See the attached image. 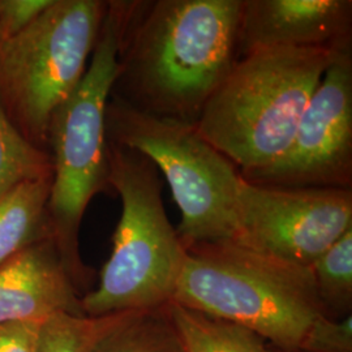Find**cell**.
Returning <instances> with one entry per match:
<instances>
[{
  "instance_id": "7402d4cb",
  "label": "cell",
  "mask_w": 352,
  "mask_h": 352,
  "mask_svg": "<svg viewBox=\"0 0 352 352\" xmlns=\"http://www.w3.org/2000/svg\"><path fill=\"white\" fill-rule=\"evenodd\" d=\"M1 3H3V0H0V8H1Z\"/></svg>"
},
{
  "instance_id": "ba28073f",
  "label": "cell",
  "mask_w": 352,
  "mask_h": 352,
  "mask_svg": "<svg viewBox=\"0 0 352 352\" xmlns=\"http://www.w3.org/2000/svg\"><path fill=\"white\" fill-rule=\"evenodd\" d=\"M241 177L273 188L352 189V46L336 52L287 151Z\"/></svg>"
},
{
  "instance_id": "5bb4252c",
  "label": "cell",
  "mask_w": 352,
  "mask_h": 352,
  "mask_svg": "<svg viewBox=\"0 0 352 352\" xmlns=\"http://www.w3.org/2000/svg\"><path fill=\"white\" fill-rule=\"evenodd\" d=\"M89 352H184L166 305L124 312Z\"/></svg>"
},
{
  "instance_id": "44dd1931",
  "label": "cell",
  "mask_w": 352,
  "mask_h": 352,
  "mask_svg": "<svg viewBox=\"0 0 352 352\" xmlns=\"http://www.w3.org/2000/svg\"><path fill=\"white\" fill-rule=\"evenodd\" d=\"M264 352H289V351H283V350H279L277 347H273V346H270V344H267L266 343V346H265Z\"/></svg>"
},
{
  "instance_id": "277c9868",
  "label": "cell",
  "mask_w": 352,
  "mask_h": 352,
  "mask_svg": "<svg viewBox=\"0 0 352 352\" xmlns=\"http://www.w3.org/2000/svg\"><path fill=\"white\" fill-rule=\"evenodd\" d=\"M109 162L122 215L98 286L81 296L82 314L93 317L154 309L171 302L188 253L164 210L155 164L113 142Z\"/></svg>"
},
{
  "instance_id": "ac0fdd59",
  "label": "cell",
  "mask_w": 352,
  "mask_h": 352,
  "mask_svg": "<svg viewBox=\"0 0 352 352\" xmlns=\"http://www.w3.org/2000/svg\"><path fill=\"white\" fill-rule=\"evenodd\" d=\"M299 351L352 352L351 315L343 320L318 317L304 336Z\"/></svg>"
},
{
  "instance_id": "d6986e66",
  "label": "cell",
  "mask_w": 352,
  "mask_h": 352,
  "mask_svg": "<svg viewBox=\"0 0 352 352\" xmlns=\"http://www.w3.org/2000/svg\"><path fill=\"white\" fill-rule=\"evenodd\" d=\"M52 0H3L0 8V46L37 19Z\"/></svg>"
},
{
  "instance_id": "2e32d148",
  "label": "cell",
  "mask_w": 352,
  "mask_h": 352,
  "mask_svg": "<svg viewBox=\"0 0 352 352\" xmlns=\"http://www.w3.org/2000/svg\"><path fill=\"white\" fill-rule=\"evenodd\" d=\"M123 314L93 316L60 312L38 325L34 352H89Z\"/></svg>"
},
{
  "instance_id": "8fae6325",
  "label": "cell",
  "mask_w": 352,
  "mask_h": 352,
  "mask_svg": "<svg viewBox=\"0 0 352 352\" xmlns=\"http://www.w3.org/2000/svg\"><path fill=\"white\" fill-rule=\"evenodd\" d=\"M60 312L84 315L54 240L32 244L0 265V325L41 322Z\"/></svg>"
},
{
  "instance_id": "e0dca14e",
  "label": "cell",
  "mask_w": 352,
  "mask_h": 352,
  "mask_svg": "<svg viewBox=\"0 0 352 352\" xmlns=\"http://www.w3.org/2000/svg\"><path fill=\"white\" fill-rule=\"evenodd\" d=\"M325 309L346 312L352 302V228L311 266Z\"/></svg>"
},
{
  "instance_id": "4fadbf2b",
  "label": "cell",
  "mask_w": 352,
  "mask_h": 352,
  "mask_svg": "<svg viewBox=\"0 0 352 352\" xmlns=\"http://www.w3.org/2000/svg\"><path fill=\"white\" fill-rule=\"evenodd\" d=\"M166 308L184 352H264L266 343L245 327L173 300Z\"/></svg>"
},
{
  "instance_id": "7c38bea8",
  "label": "cell",
  "mask_w": 352,
  "mask_h": 352,
  "mask_svg": "<svg viewBox=\"0 0 352 352\" xmlns=\"http://www.w3.org/2000/svg\"><path fill=\"white\" fill-rule=\"evenodd\" d=\"M52 176L23 182L0 196V265L42 240L52 239Z\"/></svg>"
},
{
  "instance_id": "52a82bcc",
  "label": "cell",
  "mask_w": 352,
  "mask_h": 352,
  "mask_svg": "<svg viewBox=\"0 0 352 352\" xmlns=\"http://www.w3.org/2000/svg\"><path fill=\"white\" fill-rule=\"evenodd\" d=\"M106 11L101 0H52L0 46V106L41 151L49 153L51 118L88 69Z\"/></svg>"
},
{
  "instance_id": "6da1fadb",
  "label": "cell",
  "mask_w": 352,
  "mask_h": 352,
  "mask_svg": "<svg viewBox=\"0 0 352 352\" xmlns=\"http://www.w3.org/2000/svg\"><path fill=\"white\" fill-rule=\"evenodd\" d=\"M115 3L119 51L110 98L195 126L238 62L241 0Z\"/></svg>"
},
{
  "instance_id": "ffe728a7",
  "label": "cell",
  "mask_w": 352,
  "mask_h": 352,
  "mask_svg": "<svg viewBox=\"0 0 352 352\" xmlns=\"http://www.w3.org/2000/svg\"><path fill=\"white\" fill-rule=\"evenodd\" d=\"M39 322L0 325V352H34Z\"/></svg>"
},
{
  "instance_id": "9c48e42d",
  "label": "cell",
  "mask_w": 352,
  "mask_h": 352,
  "mask_svg": "<svg viewBox=\"0 0 352 352\" xmlns=\"http://www.w3.org/2000/svg\"><path fill=\"white\" fill-rule=\"evenodd\" d=\"M350 228L352 189L273 188L241 182L235 240L240 245L311 267Z\"/></svg>"
},
{
  "instance_id": "8992f818",
  "label": "cell",
  "mask_w": 352,
  "mask_h": 352,
  "mask_svg": "<svg viewBox=\"0 0 352 352\" xmlns=\"http://www.w3.org/2000/svg\"><path fill=\"white\" fill-rule=\"evenodd\" d=\"M106 136L109 142L139 151L164 174L182 214L176 232L187 250L238 239L243 179L195 126L140 113L110 98Z\"/></svg>"
},
{
  "instance_id": "5b68a950",
  "label": "cell",
  "mask_w": 352,
  "mask_h": 352,
  "mask_svg": "<svg viewBox=\"0 0 352 352\" xmlns=\"http://www.w3.org/2000/svg\"><path fill=\"white\" fill-rule=\"evenodd\" d=\"M119 14L115 1L107 11L88 69L75 91L52 115L47 148L52 161L49 199L52 238L80 291L90 282L78 251V232L91 199L113 193L110 184L106 109L118 75Z\"/></svg>"
},
{
  "instance_id": "30bf717a",
  "label": "cell",
  "mask_w": 352,
  "mask_h": 352,
  "mask_svg": "<svg viewBox=\"0 0 352 352\" xmlns=\"http://www.w3.org/2000/svg\"><path fill=\"white\" fill-rule=\"evenodd\" d=\"M351 0H241L238 59L272 49L350 47Z\"/></svg>"
},
{
  "instance_id": "3957f363",
  "label": "cell",
  "mask_w": 352,
  "mask_h": 352,
  "mask_svg": "<svg viewBox=\"0 0 352 352\" xmlns=\"http://www.w3.org/2000/svg\"><path fill=\"white\" fill-rule=\"evenodd\" d=\"M173 302L245 327L279 350L298 352L327 315L311 267L289 264L235 241L187 250Z\"/></svg>"
},
{
  "instance_id": "7a4b0ae2",
  "label": "cell",
  "mask_w": 352,
  "mask_h": 352,
  "mask_svg": "<svg viewBox=\"0 0 352 352\" xmlns=\"http://www.w3.org/2000/svg\"><path fill=\"white\" fill-rule=\"evenodd\" d=\"M338 50L272 49L238 59L195 128L240 175L279 160Z\"/></svg>"
},
{
  "instance_id": "9a60e30c",
  "label": "cell",
  "mask_w": 352,
  "mask_h": 352,
  "mask_svg": "<svg viewBox=\"0 0 352 352\" xmlns=\"http://www.w3.org/2000/svg\"><path fill=\"white\" fill-rule=\"evenodd\" d=\"M50 176V154L32 145L0 106V196L23 182Z\"/></svg>"
}]
</instances>
